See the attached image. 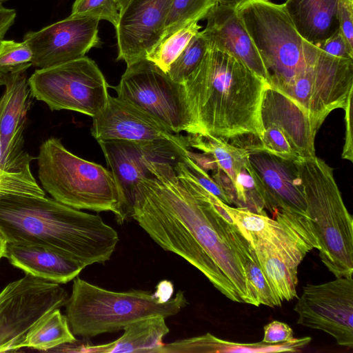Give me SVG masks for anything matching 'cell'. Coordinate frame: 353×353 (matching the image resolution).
Returning a JSON list of instances; mask_svg holds the SVG:
<instances>
[{"label":"cell","instance_id":"obj_40","mask_svg":"<svg viewBox=\"0 0 353 353\" xmlns=\"http://www.w3.org/2000/svg\"><path fill=\"white\" fill-rule=\"evenodd\" d=\"M7 241L0 231V259L5 257Z\"/></svg>","mask_w":353,"mask_h":353},{"label":"cell","instance_id":"obj_9","mask_svg":"<svg viewBox=\"0 0 353 353\" xmlns=\"http://www.w3.org/2000/svg\"><path fill=\"white\" fill-rule=\"evenodd\" d=\"M28 83L31 96L52 111L68 110L94 117L110 96L102 72L85 56L36 70Z\"/></svg>","mask_w":353,"mask_h":353},{"label":"cell","instance_id":"obj_43","mask_svg":"<svg viewBox=\"0 0 353 353\" xmlns=\"http://www.w3.org/2000/svg\"><path fill=\"white\" fill-rule=\"evenodd\" d=\"M1 85H1V79H0V86H1Z\"/></svg>","mask_w":353,"mask_h":353},{"label":"cell","instance_id":"obj_1","mask_svg":"<svg viewBox=\"0 0 353 353\" xmlns=\"http://www.w3.org/2000/svg\"><path fill=\"white\" fill-rule=\"evenodd\" d=\"M136 185L130 216L165 251L195 267L230 300L259 306L244 265L256 253L218 197L179 161L154 163Z\"/></svg>","mask_w":353,"mask_h":353},{"label":"cell","instance_id":"obj_5","mask_svg":"<svg viewBox=\"0 0 353 353\" xmlns=\"http://www.w3.org/2000/svg\"><path fill=\"white\" fill-rule=\"evenodd\" d=\"M38 176L55 200L77 210L111 212L119 223L130 210L110 170L68 151L51 137L39 148Z\"/></svg>","mask_w":353,"mask_h":353},{"label":"cell","instance_id":"obj_25","mask_svg":"<svg viewBox=\"0 0 353 353\" xmlns=\"http://www.w3.org/2000/svg\"><path fill=\"white\" fill-rule=\"evenodd\" d=\"M253 247L260 266L276 294L282 301H291L297 294L298 270L290 268L268 241L244 234Z\"/></svg>","mask_w":353,"mask_h":353},{"label":"cell","instance_id":"obj_37","mask_svg":"<svg viewBox=\"0 0 353 353\" xmlns=\"http://www.w3.org/2000/svg\"><path fill=\"white\" fill-rule=\"evenodd\" d=\"M352 97L348 99L345 110V138L342 158L352 161Z\"/></svg>","mask_w":353,"mask_h":353},{"label":"cell","instance_id":"obj_11","mask_svg":"<svg viewBox=\"0 0 353 353\" xmlns=\"http://www.w3.org/2000/svg\"><path fill=\"white\" fill-rule=\"evenodd\" d=\"M261 118L263 133L256 150L291 161L316 156L314 139L319 128L283 94L266 89Z\"/></svg>","mask_w":353,"mask_h":353},{"label":"cell","instance_id":"obj_31","mask_svg":"<svg viewBox=\"0 0 353 353\" xmlns=\"http://www.w3.org/2000/svg\"><path fill=\"white\" fill-rule=\"evenodd\" d=\"M244 268L248 281L256 295L260 305L271 307L281 306L283 301L276 294L261 268L256 255L253 259L246 262Z\"/></svg>","mask_w":353,"mask_h":353},{"label":"cell","instance_id":"obj_39","mask_svg":"<svg viewBox=\"0 0 353 353\" xmlns=\"http://www.w3.org/2000/svg\"><path fill=\"white\" fill-rule=\"evenodd\" d=\"M246 0H218L219 4L237 8L241 4Z\"/></svg>","mask_w":353,"mask_h":353},{"label":"cell","instance_id":"obj_6","mask_svg":"<svg viewBox=\"0 0 353 353\" xmlns=\"http://www.w3.org/2000/svg\"><path fill=\"white\" fill-rule=\"evenodd\" d=\"M323 263L336 278L353 273V219L333 169L317 157L293 161Z\"/></svg>","mask_w":353,"mask_h":353},{"label":"cell","instance_id":"obj_23","mask_svg":"<svg viewBox=\"0 0 353 353\" xmlns=\"http://www.w3.org/2000/svg\"><path fill=\"white\" fill-rule=\"evenodd\" d=\"M165 317L155 315L136 321L123 330V334L110 343L97 345H85L73 350L76 352L99 353H157L169 333Z\"/></svg>","mask_w":353,"mask_h":353},{"label":"cell","instance_id":"obj_41","mask_svg":"<svg viewBox=\"0 0 353 353\" xmlns=\"http://www.w3.org/2000/svg\"><path fill=\"white\" fill-rule=\"evenodd\" d=\"M115 1L119 6L120 12L125 8V7L127 6L128 2L130 1V0H115Z\"/></svg>","mask_w":353,"mask_h":353},{"label":"cell","instance_id":"obj_44","mask_svg":"<svg viewBox=\"0 0 353 353\" xmlns=\"http://www.w3.org/2000/svg\"><path fill=\"white\" fill-rule=\"evenodd\" d=\"M350 1H353V0H350Z\"/></svg>","mask_w":353,"mask_h":353},{"label":"cell","instance_id":"obj_19","mask_svg":"<svg viewBox=\"0 0 353 353\" xmlns=\"http://www.w3.org/2000/svg\"><path fill=\"white\" fill-rule=\"evenodd\" d=\"M243 234H249L270 243L283 261L292 269L298 266L313 248L319 249L317 240L293 227L246 209L222 203Z\"/></svg>","mask_w":353,"mask_h":353},{"label":"cell","instance_id":"obj_36","mask_svg":"<svg viewBox=\"0 0 353 353\" xmlns=\"http://www.w3.org/2000/svg\"><path fill=\"white\" fill-rule=\"evenodd\" d=\"M316 47L334 57L353 59V56L349 52L346 42L339 28Z\"/></svg>","mask_w":353,"mask_h":353},{"label":"cell","instance_id":"obj_21","mask_svg":"<svg viewBox=\"0 0 353 353\" xmlns=\"http://www.w3.org/2000/svg\"><path fill=\"white\" fill-rule=\"evenodd\" d=\"M5 257L26 274L59 284L73 280L85 268L57 250L38 245L7 243Z\"/></svg>","mask_w":353,"mask_h":353},{"label":"cell","instance_id":"obj_7","mask_svg":"<svg viewBox=\"0 0 353 353\" xmlns=\"http://www.w3.org/2000/svg\"><path fill=\"white\" fill-rule=\"evenodd\" d=\"M236 11L268 72L269 88L283 92L307 64L304 39L284 3L246 0Z\"/></svg>","mask_w":353,"mask_h":353},{"label":"cell","instance_id":"obj_29","mask_svg":"<svg viewBox=\"0 0 353 353\" xmlns=\"http://www.w3.org/2000/svg\"><path fill=\"white\" fill-rule=\"evenodd\" d=\"M201 26L192 22L159 41L145 58L167 72L171 63L199 31Z\"/></svg>","mask_w":353,"mask_h":353},{"label":"cell","instance_id":"obj_2","mask_svg":"<svg viewBox=\"0 0 353 353\" xmlns=\"http://www.w3.org/2000/svg\"><path fill=\"white\" fill-rule=\"evenodd\" d=\"M183 85L197 134L230 143L260 141L261 108L269 85L232 54L209 46Z\"/></svg>","mask_w":353,"mask_h":353},{"label":"cell","instance_id":"obj_3","mask_svg":"<svg viewBox=\"0 0 353 353\" xmlns=\"http://www.w3.org/2000/svg\"><path fill=\"white\" fill-rule=\"evenodd\" d=\"M0 231L7 243L46 246L84 268L108 261L119 240L99 215L19 194L0 193Z\"/></svg>","mask_w":353,"mask_h":353},{"label":"cell","instance_id":"obj_20","mask_svg":"<svg viewBox=\"0 0 353 353\" xmlns=\"http://www.w3.org/2000/svg\"><path fill=\"white\" fill-rule=\"evenodd\" d=\"M205 19L202 32L209 46L232 54L268 84V72L236 9L219 3Z\"/></svg>","mask_w":353,"mask_h":353},{"label":"cell","instance_id":"obj_18","mask_svg":"<svg viewBox=\"0 0 353 353\" xmlns=\"http://www.w3.org/2000/svg\"><path fill=\"white\" fill-rule=\"evenodd\" d=\"M249 152L250 161L264 188L265 209L272 216L277 212L308 216L305 200L293 161L263 151L252 150Z\"/></svg>","mask_w":353,"mask_h":353},{"label":"cell","instance_id":"obj_42","mask_svg":"<svg viewBox=\"0 0 353 353\" xmlns=\"http://www.w3.org/2000/svg\"><path fill=\"white\" fill-rule=\"evenodd\" d=\"M6 1V0H0V6H3V4Z\"/></svg>","mask_w":353,"mask_h":353},{"label":"cell","instance_id":"obj_13","mask_svg":"<svg viewBox=\"0 0 353 353\" xmlns=\"http://www.w3.org/2000/svg\"><path fill=\"white\" fill-rule=\"evenodd\" d=\"M98 143L130 214L134 188L142 179L150 175L152 165L157 163L174 165L190 148L188 136L181 141L110 140Z\"/></svg>","mask_w":353,"mask_h":353},{"label":"cell","instance_id":"obj_28","mask_svg":"<svg viewBox=\"0 0 353 353\" xmlns=\"http://www.w3.org/2000/svg\"><path fill=\"white\" fill-rule=\"evenodd\" d=\"M218 0H173L160 41L192 22L205 19Z\"/></svg>","mask_w":353,"mask_h":353},{"label":"cell","instance_id":"obj_26","mask_svg":"<svg viewBox=\"0 0 353 353\" xmlns=\"http://www.w3.org/2000/svg\"><path fill=\"white\" fill-rule=\"evenodd\" d=\"M76 341L66 316L57 308L42 317L31 328L26 339V347L46 351Z\"/></svg>","mask_w":353,"mask_h":353},{"label":"cell","instance_id":"obj_15","mask_svg":"<svg viewBox=\"0 0 353 353\" xmlns=\"http://www.w3.org/2000/svg\"><path fill=\"white\" fill-rule=\"evenodd\" d=\"M173 0H130L116 29L118 60L127 66L145 59L160 41Z\"/></svg>","mask_w":353,"mask_h":353},{"label":"cell","instance_id":"obj_10","mask_svg":"<svg viewBox=\"0 0 353 353\" xmlns=\"http://www.w3.org/2000/svg\"><path fill=\"white\" fill-rule=\"evenodd\" d=\"M68 299L59 283L29 274L8 284L0 292V352L26 347L31 328Z\"/></svg>","mask_w":353,"mask_h":353},{"label":"cell","instance_id":"obj_4","mask_svg":"<svg viewBox=\"0 0 353 353\" xmlns=\"http://www.w3.org/2000/svg\"><path fill=\"white\" fill-rule=\"evenodd\" d=\"M172 284L168 281L161 282L152 294L135 290L111 291L77 276L65 305V316L74 335L92 338L120 331L146 317L176 315L188 301L182 291L172 298Z\"/></svg>","mask_w":353,"mask_h":353},{"label":"cell","instance_id":"obj_22","mask_svg":"<svg viewBox=\"0 0 353 353\" xmlns=\"http://www.w3.org/2000/svg\"><path fill=\"white\" fill-rule=\"evenodd\" d=\"M338 0H287L285 10L296 30L316 46L339 28Z\"/></svg>","mask_w":353,"mask_h":353},{"label":"cell","instance_id":"obj_30","mask_svg":"<svg viewBox=\"0 0 353 353\" xmlns=\"http://www.w3.org/2000/svg\"><path fill=\"white\" fill-rule=\"evenodd\" d=\"M209 47L203 32L199 31L171 63L167 74L175 82L183 84L195 70Z\"/></svg>","mask_w":353,"mask_h":353},{"label":"cell","instance_id":"obj_16","mask_svg":"<svg viewBox=\"0 0 353 353\" xmlns=\"http://www.w3.org/2000/svg\"><path fill=\"white\" fill-rule=\"evenodd\" d=\"M92 119L90 132L97 142L181 141L186 138L172 133L148 113L117 96H110L103 109Z\"/></svg>","mask_w":353,"mask_h":353},{"label":"cell","instance_id":"obj_32","mask_svg":"<svg viewBox=\"0 0 353 353\" xmlns=\"http://www.w3.org/2000/svg\"><path fill=\"white\" fill-rule=\"evenodd\" d=\"M71 14L83 15L105 20L116 28L120 19L119 6L115 0H75Z\"/></svg>","mask_w":353,"mask_h":353},{"label":"cell","instance_id":"obj_27","mask_svg":"<svg viewBox=\"0 0 353 353\" xmlns=\"http://www.w3.org/2000/svg\"><path fill=\"white\" fill-rule=\"evenodd\" d=\"M34 159L31 155L22 159L5 157L0 137V193L46 196L30 171Z\"/></svg>","mask_w":353,"mask_h":353},{"label":"cell","instance_id":"obj_35","mask_svg":"<svg viewBox=\"0 0 353 353\" xmlns=\"http://www.w3.org/2000/svg\"><path fill=\"white\" fill-rule=\"evenodd\" d=\"M294 339L292 329L286 323L273 321L263 327L262 343L279 344Z\"/></svg>","mask_w":353,"mask_h":353},{"label":"cell","instance_id":"obj_38","mask_svg":"<svg viewBox=\"0 0 353 353\" xmlns=\"http://www.w3.org/2000/svg\"><path fill=\"white\" fill-rule=\"evenodd\" d=\"M16 15L14 9L0 6V41L3 39L7 31L14 24Z\"/></svg>","mask_w":353,"mask_h":353},{"label":"cell","instance_id":"obj_33","mask_svg":"<svg viewBox=\"0 0 353 353\" xmlns=\"http://www.w3.org/2000/svg\"><path fill=\"white\" fill-rule=\"evenodd\" d=\"M32 52L25 42L0 41V66H14L31 62Z\"/></svg>","mask_w":353,"mask_h":353},{"label":"cell","instance_id":"obj_24","mask_svg":"<svg viewBox=\"0 0 353 353\" xmlns=\"http://www.w3.org/2000/svg\"><path fill=\"white\" fill-rule=\"evenodd\" d=\"M309 336L294 338L292 340L279 343L267 344L261 342L240 343L217 338L210 333L194 336L161 345L157 353H216V352H295L308 345Z\"/></svg>","mask_w":353,"mask_h":353},{"label":"cell","instance_id":"obj_12","mask_svg":"<svg viewBox=\"0 0 353 353\" xmlns=\"http://www.w3.org/2000/svg\"><path fill=\"white\" fill-rule=\"evenodd\" d=\"M294 310L298 324L328 334L339 345L353 347L352 276L307 284Z\"/></svg>","mask_w":353,"mask_h":353},{"label":"cell","instance_id":"obj_17","mask_svg":"<svg viewBox=\"0 0 353 353\" xmlns=\"http://www.w3.org/2000/svg\"><path fill=\"white\" fill-rule=\"evenodd\" d=\"M31 65L29 62L0 66L1 85L6 88L0 98V137L6 158L21 159L30 155L23 150V131L31 96L26 71Z\"/></svg>","mask_w":353,"mask_h":353},{"label":"cell","instance_id":"obj_14","mask_svg":"<svg viewBox=\"0 0 353 353\" xmlns=\"http://www.w3.org/2000/svg\"><path fill=\"white\" fill-rule=\"evenodd\" d=\"M99 22L94 17L70 14L39 31L26 33L23 41L32 50V65L46 68L85 57L101 44Z\"/></svg>","mask_w":353,"mask_h":353},{"label":"cell","instance_id":"obj_8","mask_svg":"<svg viewBox=\"0 0 353 353\" xmlns=\"http://www.w3.org/2000/svg\"><path fill=\"white\" fill-rule=\"evenodd\" d=\"M113 88L117 97L148 113L174 134H197L183 84L146 58L128 66Z\"/></svg>","mask_w":353,"mask_h":353},{"label":"cell","instance_id":"obj_34","mask_svg":"<svg viewBox=\"0 0 353 353\" xmlns=\"http://www.w3.org/2000/svg\"><path fill=\"white\" fill-rule=\"evenodd\" d=\"M337 19L349 52L353 56V1L338 0Z\"/></svg>","mask_w":353,"mask_h":353}]
</instances>
